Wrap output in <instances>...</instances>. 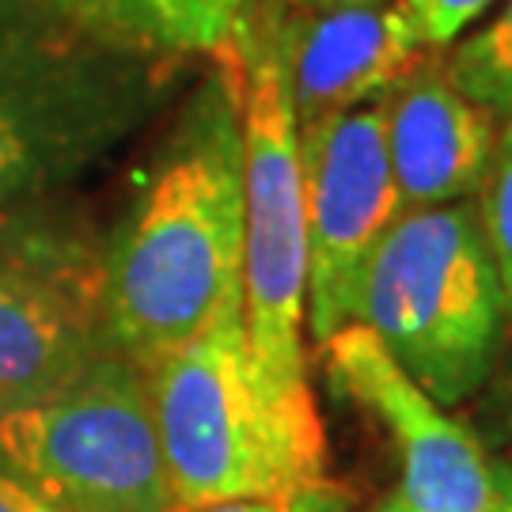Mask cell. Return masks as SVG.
Instances as JSON below:
<instances>
[{
	"label": "cell",
	"instance_id": "1",
	"mask_svg": "<svg viewBox=\"0 0 512 512\" xmlns=\"http://www.w3.org/2000/svg\"><path fill=\"white\" fill-rule=\"evenodd\" d=\"M114 353L152 368L243 296V122L228 61H213L152 148L99 239Z\"/></svg>",
	"mask_w": 512,
	"mask_h": 512
},
{
	"label": "cell",
	"instance_id": "2",
	"mask_svg": "<svg viewBox=\"0 0 512 512\" xmlns=\"http://www.w3.org/2000/svg\"><path fill=\"white\" fill-rule=\"evenodd\" d=\"M145 372L179 509L289 497L327 482V429L315 391H285L258 372L243 296Z\"/></svg>",
	"mask_w": 512,
	"mask_h": 512
},
{
	"label": "cell",
	"instance_id": "3",
	"mask_svg": "<svg viewBox=\"0 0 512 512\" xmlns=\"http://www.w3.org/2000/svg\"><path fill=\"white\" fill-rule=\"evenodd\" d=\"M167 69L76 31L50 0H0V228L54 209L145 126Z\"/></svg>",
	"mask_w": 512,
	"mask_h": 512
},
{
	"label": "cell",
	"instance_id": "4",
	"mask_svg": "<svg viewBox=\"0 0 512 512\" xmlns=\"http://www.w3.org/2000/svg\"><path fill=\"white\" fill-rule=\"evenodd\" d=\"M505 319L475 198L399 213L368 258L353 315L440 406L482 387Z\"/></svg>",
	"mask_w": 512,
	"mask_h": 512
},
{
	"label": "cell",
	"instance_id": "5",
	"mask_svg": "<svg viewBox=\"0 0 512 512\" xmlns=\"http://www.w3.org/2000/svg\"><path fill=\"white\" fill-rule=\"evenodd\" d=\"M232 65L243 122V327L258 372L285 391H311L308 330V220L300 141L285 84L281 8L262 0Z\"/></svg>",
	"mask_w": 512,
	"mask_h": 512
},
{
	"label": "cell",
	"instance_id": "6",
	"mask_svg": "<svg viewBox=\"0 0 512 512\" xmlns=\"http://www.w3.org/2000/svg\"><path fill=\"white\" fill-rule=\"evenodd\" d=\"M0 467L61 512H179L148 372L114 349L73 384L0 418Z\"/></svg>",
	"mask_w": 512,
	"mask_h": 512
},
{
	"label": "cell",
	"instance_id": "7",
	"mask_svg": "<svg viewBox=\"0 0 512 512\" xmlns=\"http://www.w3.org/2000/svg\"><path fill=\"white\" fill-rule=\"evenodd\" d=\"M110 349L99 239L61 209L0 228V418L73 384Z\"/></svg>",
	"mask_w": 512,
	"mask_h": 512
},
{
	"label": "cell",
	"instance_id": "8",
	"mask_svg": "<svg viewBox=\"0 0 512 512\" xmlns=\"http://www.w3.org/2000/svg\"><path fill=\"white\" fill-rule=\"evenodd\" d=\"M296 141L308 220V334L323 346L353 323L368 258L403 202L376 103L296 129Z\"/></svg>",
	"mask_w": 512,
	"mask_h": 512
},
{
	"label": "cell",
	"instance_id": "9",
	"mask_svg": "<svg viewBox=\"0 0 512 512\" xmlns=\"http://www.w3.org/2000/svg\"><path fill=\"white\" fill-rule=\"evenodd\" d=\"M319 349L334 391L380 421L399 456V482L372 512H497L494 463L482 444L361 323Z\"/></svg>",
	"mask_w": 512,
	"mask_h": 512
},
{
	"label": "cell",
	"instance_id": "10",
	"mask_svg": "<svg viewBox=\"0 0 512 512\" xmlns=\"http://www.w3.org/2000/svg\"><path fill=\"white\" fill-rule=\"evenodd\" d=\"M281 50L296 129L380 103L421 57L433 54L421 46L399 0L281 8Z\"/></svg>",
	"mask_w": 512,
	"mask_h": 512
},
{
	"label": "cell",
	"instance_id": "11",
	"mask_svg": "<svg viewBox=\"0 0 512 512\" xmlns=\"http://www.w3.org/2000/svg\"><path fill=\"white\" fill-rule=\"evenodd\" d=\"M376 107L403 213L471 202L482 190L505 118L459 92L444 57L425 54Z\"/></svg>",
	"mask_w": 512,
	"mask_h": 512
},
{
	"label": "cell",
	"instance_id": "12",
	"mask_svg": "<svg viewBox=\"0 0 512 512\" xmlns=\"http://www.w3.org/2000/svg\"><path fill=\"white\" fill-rule=\"evenodd\" d=\"M76 31L110 50L179 65L220 61L255 16L258 0H50Z\"/></svg>",
	"mask_w": 512,
	"mask_h": 512
},
{
	"label": "cell",
	"instance_id": "13",
	"mask_svg": "<svg viewBox=\"0 0 512 512\" xmlns=\"http://www.w3.org/2000/svg\"><path fill=\"white\" fill-rule=\"evenodd\" d=\"M444 69L459 92L478 107L494 110L497 118H512V0L482 31L459 38Z\"/></svg>",
	"mask_w": 512,
	"mask_h": 512
},
{
	"label": "cell",
	"instance_id": "14",
	"mask_svg": "<svg viewBox=\"0 0 512 512\" xmlns=\"http://www.w3.org/2000/svg\"><path fill=\"white\" fill-rule=\"evenodd\" d=\"M482 239L497 270V285L505 296V311L512 319V118L501 122V137L494 148V164L486 171V183L475 194Z\"/></svg>",
	"mask_w": 512,
	"mask_h": 512
},
{
	"label": "cell",
	"instance_id": "15",
	"mask_svg": "<svg viewBox=\"0 0 512 512\" xmlns=\"http://www.w3.org/2000/svg\"><path fill=\"white\" fill-rule=\"evenodd\" d=\"M494 0H399V8L406 12V19L414 23L421 46L425 50H448L456 46L463 31L475 23Z\"/></svg>",
	"mask_w": 512,
	"mask_h": 512
},
{
	"label": "cell",
	"instance_id": "16",
	"mask_svg": "<svg viewBox=\"0 0 512 512\" xmlns=\"http://www.w3.org/2000/svg\"><path fill=\"white\" fill-rule=\"evenodd\" d=\"M0 512H61V509H54L50 501H42L31 486H23L16 475H8L0 467Z\"/></svg>",
	"mask_w": 512,
	"mask_h": 512
},
{
	"label": "cell",
	"instance_id": "17",
	"mask_svg": "<svg viewBox=\"0 0 512 512\" xmlns=\"http://www.w3.org/2000/svg\"><path fill=\"white\" fill-rule=\"evenodd\" d=\"M349 497L346 490L330 486V482H319V486H308L293 494V512H346Z\"/></svg>",
	"mask_w": 512,
	"mask_h": 512
},
{
	"label": "cell",
	"instance_id": "18",
	"mask_svg": "<svg viewBox=\"0 0 512 512\" xmlns=\"http://www.w3.org/2000/svg\"><path fill=\"white\" fill-rule=\"evenodd\" d=\"M179 512H293V494L289 497H239V501H213V505H198V509Z\"/></svg>",
	"mask_w": 512,
	"mask_h": 512
},
{
	"label": "cell",
	"instance_id": "19",
	"mask_svg": "<svg viewBox=\"0 0 512 512\" xmlns=\"http://www.w3.org/2000/svg\"><path fill=\"white\" fill-rule=\"evenodd\" d=\"M497 512H512V463H494Z\"/></svg>",
	"mask_w": 512,
	"mask_h": 512
},
{
	"label": "cell",
	"instance_id": "20",
	"mask_svg": "<svg viewBox=\"0 0 512 512\" xmlns=\"http://www.w3.org/2000/svg\"><path fill=\"white\" fill-rule=\"evenodd\" d=\"M334 4H391V0H281V8H334Z\"/></svg>",
	"mask_w": 512,
	"mask_h": 512
},
{
	"label": "cell",
	"instance_id": "21",
	"mask_svg": "<svg viewBox=\"0 0 512 512\" xmlns=\"http://www.w3.org/2000/svg\"><path fill=\"white\" fill-rule=\"evenodd\" d=\"M270 4H281V0H270Z\"/></svg>",
	"mask_w": 512,
	"mask_h": 512
}]
</instances>
